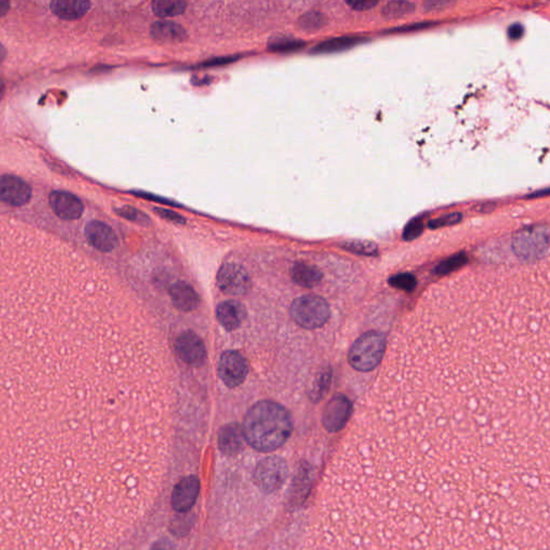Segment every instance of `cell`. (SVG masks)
I'll list each match as a JSON object with an SVG mask.
<instances>
[{"label":"cell","mask_w":550,"mask_h":550,"mask_svg":"<svg viewBox=\"0 0 550 550\" xmlns=\"http://www.w3.org/2000/svg\"><path fill=\"white\" fill-rule=\"evenodd\" d=\"M292 416L290 412L273 401H259L253 405L243 420L244 439L261 453L277 451L292 436Z\"/></svg>","instance_id":"cell-1"},{"label":"cell","mask_w":550,"mask_h":550,"mask_svg":"<svg viewBox=\"0 0 550 550\" xmlns=\"http://www.w3.org/2000/svg\"><path fill=\"white\" fill-rule=\"evenodd\" d=\"M292 321L305 330L323 329L331 321L334 309L326 297L305 294L292 301L290 307Z\"/></svg>","instance_id":"cell-2"},{"label":"cell","mask_w":550,"mask_h":550,"mask_svg":"<svg viewBox=\"0 0 550 550\" xmlns=\"http://www.w3.org/2000/svg\"><path fill=\"white\" fill-rule=\"evenodd\" d=\"M386 346L384 334L378 331L365 332L351 345L348 351L349 365L357 371H371L382 363Z\"/></svg>","instance_id":"cell-3"},{"label":"cell","mask_w":550,"mask_h":550,"mask_svg":"<svg viewBox=\"0 0 550 550\" xmlns=\"http://www.w3.org/2000/svg\"><path fill=\"white\" fill-rule=\"evenodd\" d=\"M549 248V228L547 225L531 226L516 232L513 250L522 261L535 263L546 256Z\"/></svg>","instance_id":"cell-4"},{"label":"cell","mask_w":550,"mask_h":550,"mask_svg":"<svg viewBox=\"0 0 550 550\" xmlns=\"http://www.w3.org/2000/svg\"><path fill=\"white\" fill-rule=\"evenodd\" d=\"M287 478V463L283 458L277 456L265 458L255 468V484L265 493L280 490L285 484Z\"/></svg>","instance_id":"cell-5"},{"label":"cell","mask_w":550,"mask_h":550,"mask_svg":"<svg viewBox=\"0 0 550 550\" xmlns=\"http://www.w3.org/2000/svg\"><path fill=\"white\" fill-rule=\"evenodd\" d=\"M217 285L228 296H246L252 288V279L242 265L227 263L217 273Z\"/></svg>","instance_id":"cell-6"},{"label":"cell","mask_w":550,"mask_h":550,"mask_svg":"<svg viewBox=\"0 0 550 550\" xmlns=\"http://www.w3.org/2000/svg\"><path fill=\"white\" fill-rule=\"evenodd\" d=\"M219 374L228 388L240 386L248 374V363L246 357L233 349L225 351L219 358Z\"/></svg>","instance_id":"cell-7"},{"label":"cell","mask_w":550,"mask_h":550,"mask_svg":"<svg viewBox=\"0 0 550 550\" xmlns=\"http://www.w3.org/2000/svg\"><path fill=\"white\" fill-rule=\"evenodd\" d=\"M177 356L189 365H202L206 361L207 348L204 341L192 331H185L177 336L175 342Z\"/></svg>","instance_id":"cell-8"},{"label":"cell","mask_w":550,"mask_h":550,"mask_svg":"<svg viewBox=\"0 0 550 550\" xmlns=\"http://www.w3.org/2000/svg\"><path fill=\"white\" fill-rule=\"evenodd\" d=\"M353 414V405L344 395H336L326 405L323 424L329 432H338L344 428Z\"/></svg>","instance_id":"cell-9"},{"label":"cell","mask_w":550,"mask_h":550,"mask_svg":"<svg viewBox=\"0 0 550 550\" xmlns=\"http://www.w3.org/2000/svg\"><path fill=\"white\" fill-rule=\"evenodd\" d=\"M33 189L29 184L16 175L0 177V199L13 207H22L31 200Z\"/></svg>","instance_id":"cell-10"},{"label":"cell","mask_w":550,"mask_h":550,"mask_svg":"<svg viewBox=\"0 0 550 550\" xmlns=\"http://www.w3.org/2000/svg\"><path fill=\"white\" fill-rule=\"evenodd\" d=\"M200 493V480L197 476L182 478L173 489L171 504L177 513H186L192 510Z\"/></svg>","instance_id":"cell-11"},{"label":"cell","mask_w":550,"mask_h":550,"mask_svg":"<svg viewBox=\"0 0 550 550\" xmlns=\"http://www.w3.org/2000/svg\"><path fill=\"white\" fill-rule=\"evenodd\" d=\"M50 206L58 217L66 221L80 219L84 212L82 202L71 192L54 190L50 194Z\"/></svg>","instance_id":"cell-12"},{"label":"cell","mask_w":550,"mask_h":550,"mask_svg":"<svg viewBox=\"0 0 550 550\" xmlns=\"http://www.w3.org/2000/svg\"><path fill=\"white\" fill-rule=\"evenodd\" d=\"M87 241L96 250L109 253L117 246V237L114 230L104 221H92L85 227Z\"/></svg>","instance_id":"cell-13"},{"label":"cell","mask_w":550,"mask_h":550,"mask_svg":"<svg viewBox=\"0 0 550 550\" xmlns=\"http://www.w3.org/2000/svg\"><path fill=\"white\" fill-rule=\"evenodd\" d=\"M216 317L224 329L234 331L239 329L246 321V309L240 301H224L217 305Z\"/></svg>","instance_id":"cell-14"},{"label":"cell","mask_w":550,"mask_h":550,"mask_svg":"<svg viewBox=\"0 0 550 550\" xmlns=\"http://www.w3.org/2000/svg\"><path fill=\"white\" fill-rule=\"evenodd\" d=\"M290 277L300 287L314 290L323 284L325 273L314 263L299 261L292 265Z\"/></svg>","instance_id":"cell-15"},{"label":"cell","mask_w":550,"mask_h":550,"mask_svg":"<svg viewBox=\"0 0 550 550\" xmlns=\"http://www.w3.org/2000/svg\"><path fill=\"white\" fill-rule=\"evenodd\" d=\"M243 430L236 422L226 424L219 430V449L225 456H236L244 446Z\"/></svg>","instance_id":"cell-16"},{"label":"cell","mask_w":550,"mask_h":550,"mask_svg":"<svg viewBox=\"0 0 550 550\" xmlns=\"http://www.w3.org/2000/svg\"><path fill=\"white\" fill-rule=\"evenodd\" d=\"M150 31L155 40L160 43H181L187 39L186 29L172 21H157L153 23Z\"/></svg>","instance_id":"cell-17"},{"label":"cell","mask_w":550,"mask_h":550,"mask_svg":"<svg viewBox=\"0 0 550 550\" xmlns=\"http://www.w3.org/2000/svg\"><path fill=\"white\" fill-rule=\"evenodd\" d=\"M169 294L173 304L180 311L192 312L199 307V295L186 282L179 281L173 284Z\"/></svg>","instance_id":"cell-18"},{"label":"cell","mask_w":550,"mask_h":550,"mask_svg":"<svg viewBox=\"0 0 550 550\" xmlns=\"http://www.w3.org/2000/svg\"><path fill=\"white\" fill-rule=\"evenodd\" d=\"M365 41L363 37L357 35H342V37L331 38L328 40L319 43L315 47L312 48L309 53L314 55H321V54L339 53V52L346 51L351 48L356 47Z\"/></svg>","instance_id":"cell-19"},{"label":"cell","mask_w":550,"mask_h":550,"mask_svg":"<svg viewBox=\"0 0 550 550\" xmlns=\"http://www.w3.org/2000/svg\"><path fill=\"white\" fill-rule=\"evenodd\" d=\"M52 12L62 20L73 21L82 18L91 8L89 1L72 0V1H52Z\"/></svg>","instance_id":"cell-20"},{"label":"cell","mask_w":550,"mask_h":550,"mask_svg":"<svg viewBox=\"0 0 550 550\" xmlns=\"http://www.w3.org/2000/svg\"><path fill=\"white\" fill-rule=\"evenodd\" d=\"M332 371L331 368L325 367L317 374L309 390V399L313 402H319L327 395L331 385Z\"/></svg>","instance_id":"cell-21"},{"label":"cell","mask_w":550,"mask_h":550,"mask_svg":"<svg viewBox=\"0 0 550 550\" xmlns=\"http://www.w3.org/2000/svg\"><path fill=\"white\" fill-rule=\"evenodd\" d=\"M187 4L182 0H156L152 3V10L158 18H170L183 14Z\"/></svg>","instance_id":"cell-22"},{"label":"cell","mask_w":550,"mask_h":550,"mask_svg":"<svg viewBox=\"0 0 550 550\" xmlns=\"http://www.w3.org/2000/svg\"><path fill=\"white\" fill-rule=\"evenodd\" d=\"M415 11V5L405 0H395L389 1L383 7L382 16L385 20H395L409 16Z\"/></svg>","instance_id":"cell-23"},{"label":"cell","mask_w":550,"mask_h":550,"mask_svg":"<svg viewBox=\"0 0 550 550\" xmlns=\"http://www.w3.org/2000/svg\"><path fill=\"white\" fill-rule=\"evenodd\" d=\"M304 47V41L285 37L277 38V39L270 40L268 43L270 51L275 52V53H292V52L299 51Z\"/></svg>","instance_id":"cell-24"},{"label":"cell","mask_w":550,"mask_h":550,"mask_svg":"<svg viewBox=\"0 0 550 550\" xmlns=\"http://www.w3.org/2000/svg\"><path fill=\"white\" fill-rule=\"evenodd\" d=\"M327 23V18L321 12L309 11L299 18L298 25L304 31H317L323 28Z\"/></svg>","instance_id":"cell-25"},{"label":"cell","mask_w":550,"mask_h":550,"mask_svg":"<svg viewBox=\"0 0 550 550\" xmlns=\"http://www.w3.org/2000/svg\"><path fill=\"white\" fill-rule=\"evenodd\" d=\"M342 246L348 252L356 253V254L369 255V256L378 254V248H376L375 244L369 241L353 240V241L345 242Z\"/></svg>","instance_id":"cell-26"},{"label":"cell","mask_w":550,"mask_h":550,"mask_svg":"<svg viewBox=\"0 0 550 550\" xmlns=\"http://www.w3.org/2000/svg\"><path fill=\"white\" fill-rule=\"evenodd\" d=\"M115 212L120 215L121 217H124V219H128L131 221H135V223L140 224V225H148L150 221L145 213L141 212V211L133 208V207H122V208L116 209Z\"/></svg>","instance_id":"cell-27"},{"label":"cell","mask_w":550,"mask_h":550,"mask_svg":"<svg viewBox=\"0 0 550 550\" xmlns=\"http://www.w3.org/2000/svg\"><path fill=\"white\" fill-rule=\"evenodd\" d=\"M422 230H424L422 219H420V217L412 219V221L407 224V227L405 228V231H403V239H405V241H411V240L416 239V238L419 237L420 234L422 233Z\"/></svg>","instance_id":"cell-28"},{"label":"cell","mask_w":550,"mask_h":550,"mask_svg":"<svg viewBox=\"0 0 550 550\" xmlns=\"http://www.w3.org/2000/svg\"><path fill=\"white\" fill-rule=\"evenodd\" d=\"M461 219V213H449V214L443 215L439 219L429 221V228L436 229V228H442L445 226L455 225V224L459 223Z\"/></svg>","instance_id":"cell-29"},{"label":"cell","mask_w":550,"mask_h":550,"mask_svg":"<svg viewBox=\"0 0 550 550\" xmlns=\"http://www.w3.org/2000/svg\"><path fill=\"white\" fill-rule=\"evenodd\" d=\"M153 210L158 216L163 217L166 221H172V223L177 224V225H184L186 223V219L181 216V215L175 213V211L160 208V207H156Z\"/></svg>","instance_id":"cell-30"},{"label":"cell","mask_w":550,"mask_h":550,"mask_svg":"<svg viewBox=\"0 0 550 550\" xmlns=\"http://www.w3.org/2000/svg\"><path fill=\"white\" fill-rule=\"evenodd\" d=\"M390 283L396 287L401 288L405 290H412L415 286V280L409 274H400L397 275L396 277L391 279Z\"/></svg>","instance_id":"cell-31"},{"label":"cell","mask_w":550,"mask_h":550,"mask_svg":"<svg viewBox=\"0 0 550 550\" xmlns=\"http://www.w3.org/2000/svg\"><path fill=\"white\" fill-rule=\"evenodd\" d=\"M436 24V23L434 22L414 23V24L405 25V26L389 29V31H386V33H412V31H422V29L429 28V27H432V25Z\"/></svg>","instance_id":"cell-32"},{"label":"cell","mask_w":550,"mask_h":550,"mask_svg":"<svg viewBox=\"0 0 550 550\" xmlns=\"http://www.w3.org/2000/svg\"><path fill=\"white\" fill-rule=\"evenodd\" d=\"M347 6L355 10V11H368L372 8L378 6V1H371V0H363V1H346Z\"/></svg>","instance_id":"cell-33"},{"label":"cell","mask_w":550,"mask_h":550,"mask_svg":"<svg viewBox=\"0 0 550 550\" xmlns=\"http://www.w3.org/2000/svg\"><path fill=\"white\" fill-rule=\"evenodd\" d=\"M524 33V28L520 23L510 25L508 27L507 35L510 40H519Z\"/></svg>","instance_id":"cell-34"},{"label":"cell","mask_w":550,"mask_h":550,"mask_svg":"<svg viewBox=\"0 0 550 550\" xmlns=\"http://www.w3.org/2000/svg\"><path fill=\"white\" fill-rule=\"evenodd\" d=\"M133 194L143 198V199L152 200V202H160V204H175V202H170V200L164 199V198L160 197V196H155V194H148V192H133Z\"/></svg>","instance_id":"cell-35"},{"label":"cell","mask_w":550,"mask_h":550,"mask_svg":"<svg viewBox=\"0 0 550 550\" xmlns=\"http://www.w3.org/2000/svg\"><path fill=\"white\" fill-rule=\"evenodd\" d=\"M449 5V3L447 1H427L424 3V8L426 11H432V10L442 9Z\"/></svg>","instance_id":"cell-36"},{"label":"cell","mask_w":550,"mask_h":550,"mask_svg":"<svg viewBox=\"0 0 550 550\" xmlns=\"http://www.w3.org/2000/svg\"><path fill=\"white\" fill-rule=\"evenodd\" d=\"M234 60H236V57L215 58V60H210L204 62V66H219V65L229 64Z\"/></svg>","instance_id":"cell-37"},{"label":"cell","mask_w":550,"mask_h":550,"mask_svg":"<svg viewBox=\"0 0 550 550\" xmlns=\"http://www.w3.org/2000/svg\"><path fill=\"white\" fill-rule=\"evenodd\" d=\"M10 9V4L7 1H1L0 3V16H5Z\"/></svg>","instance_id":"cell-38"},{"label":"cell","mask_w":550,"mask_h":550,"mask_svg":"<svg viewBox=\"0 0 550 550\" xmlns=\"http://www.w3.org/2000/svg\"><path fill=\"white\" fill-rule=\"evenodd\" d=\"M548 194H549V189L548 188H545L544 190H539V192H534V194H528L529 199H531V198L537 197V196H548Z\"/></svg>","instance_id":"cell-39"},{"label":"cell","mask_w":550,"mask_h":550,"mask_svg":"<svg viewBox=\"0 0 550 550\" xmlns=\"http://www.w3.org/2000/svg\"><path fill=\"white\" fill-rule=\"evenodd\" d=\"M6 57V50L3 45H0V62H3L4 58Z\"/></svg>","instance_id":"cell-40"},{"label":"cell","mask_w":550,"mask_h":550,"mask_svg":"<svg viewBox=\"0 0 550 550\" xmlns=\"http://www.w3.org/2000/svg\"><path fill=\"white\" fill-rule=\"evenodd\" d=\"M152 550H168V549H165V548H163V547H160V546H158V547L153 548Z\"/></svg>","instance_id":"cell-41"},{"label":"cell","mask_w":550,"mask_h":550,"mask_svg":"<svg viewBox=\"0 0 550 550\" xmlns=\"http://www.w3.org/2000/svg\"><path fill=\"white\" fill-rule=\"evenodd\" d=\"M0 89H3V83L0 82ZM0 96H1V93H0Z\"/></svg>","instance_id":"cell-42"}]
</instances>
